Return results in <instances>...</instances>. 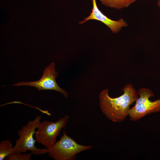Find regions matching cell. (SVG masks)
<instances>
[{"label": "cell", "mask_w": 160, "mask_h": 160, "mask_svg": "<svg viewBox=\"0 0 160 160\" xmlns=\"http://www.w3.org/2000/svg\"><path fill=\"white\" fill-rule=\"evenodd\" d=\"M124 93L115 98L109 95L107 89L103 90L99 95L100 109L106 117L112 122L124 121L128 115L129 106L138 98V94L133 85L128 84L122 89Z\"/></svg>", "instance_id": "1"}, {"label": "cell", "mask_w": 160, "mask_h": 160, "mask_svg": "<svg viewBox=\"0 0 160 160\" xmlns=\"http://www.w3.org/2000/svg\"><path fill=\"white\" fill-rule=\"evenodd\" d=\"M41 116H37L33 120L29 121L26 125L17 132L19 138L15 142L13 147V153H25L30 151L33 154L41 155L47 153L46 148H38L35 146L36 140H34L33 135L35 130L41 122Z\"/></svg>", "instance_id": "2"}, {"label": "cell", "mask_w": 160, "mask_h": 160, "mask_svg": "<svg viewBox=\"0 0 160 160\" xmlns=\"http://www.w3.org/2000/svg\"><path fill=\"white\" fill-rule=\"evenodd\" d=\"M92 148L91 145L78 144L64 131L58 141L52 146L46 148L49 156L55 160H73L75 159L77 154Z\"/></svg>", "instance_id": "3"}, {"label": "cell", "mask_w": 160, "mask_h": 160, "mask_svg": "<svg viewBox=\"0 0 160 160\" xmlns=\"http://www.w3.org/2000/svg\"><path fill=\"white\" fill-rule=\"evenodd\" d=\"M139 97L135 105L128 111L131 121H136L146 115L160 111V99L152 101L149 98L154 96L151 90L146 88L139 89L137 92Z\"/></svg>", "instance_id": "4"}, {"label": "cell", "mask_w": 160, "mask_h": 160, "mask_svg": "<svg viewBox=\"0 0 160 160\" xmlns=\"http://www.w3.org/2000/svg\"><path fill=\"white\" fill-rule=\"evenodd\" d=\"M69 116L65 115L55 122L45 120L40 122L34 135L38 143L46 148L50 147L55 143L57 137L68 121Z\"/></svg>", "instance_id": "5"}, {"label": "cell", "mask_w": 160, "mask_h": 160, "mask_svg": "<svg viewBox=\"0 0 160 160\" xmlns=\"http://www.w3.org/2000/svg\"><path fill=\"white\" fill-rule=\"evenodd\" d=\"M57 75V72L55 70V64L52 62L49 66L45 67L43 71V75L39 80L32 82H19L12 85H26L34 87L39 91L42 90H54L61 93L65 97L68 98V93L60 88L56 81V78Z\"/></svg>", "instance_id": "6"}, {"label": "cell", "mask_w": 160, "mask_h": 160, "mask_svg": "<svg viewBox=\"0 0 160 160\" xmlns=\"http://www.w3.org/2000/svg\"><path fill=\"white\" fill-rule=\"evenodd\" d=\"M92 1L93 7L91 12L89 16L84 17V20L79 22L80 24H82L90 20L99 21L106 25L114 33L119 32L122 28L128 26V23L123 18H120L115 20L107 17L98 9L96 0H92Z\"/></svg>", "instance_id": "7"}, {"label": "cell", "mask_w": 160, "mask_h": 160, "mask_svg": "<svg viewBox=\"0 0 160 160\" xmlns=\"http://www.w3.org/2000/svg\"><path fill=\"white\" fill-rule=\"evenodd\" d=\"M101 4L106 7L120 9L129 7L136 0H99Z\"/></svg>", "instance_id": "8"}, {"label": "cell", "mask_w": 160, "mask_h": 160, "mask_svg": "<svg viewBox=\"0 0 160 160\" xmlns=\"http://www.w3.org/2000/svg\"><path fill=\"white\" fill-rule=\"evenodd\" d=\"M13 147L9 139L0 143V160L4 159L7 156L13 153Z\"/></svg>", "instance_id": "9"}, {"label": "cell", "mask_w": 160, "mask_h": 160, "mask_svg": "<svg viewBox=\"0 0 160 160\" xmlns=\"http://www.w3.org/2000/svg\"><path fill=\"white\" fill-rule=\"evenodd\" d=\"M22 153H18L11 154L6 157L5 160H30L31 156L33 154L31 152L29 154H23Z\"/></svg>", "instance_id": "10"}, {"label": "cell", "mask_w": 160, "mask_h": 160, "mask_svg": "<svg viewBox=\"0 0 160 160\" xmlns=\"http://www.w3.org/2000/svg\"><path fill=\"white\" fill-rule=\"evenodd\" d=\"M157 5L160 8V0H159L157 3Z\"/></svg>", "instance_id": "11"}]
</instances>
